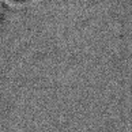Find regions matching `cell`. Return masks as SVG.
<instances>
[{
	"label": "cell",
	"mask_w": 132,
	"mask_h": 132,
	"mask_svg": "<svg viewBox=\"0 0 132 132\" xmlns=\"http://www.w3.org/2000/svg\"><path fill=\"white\" fill-rule=\"evenodd\" d=\"M15 2H26V0H15Z\"/></svg>",
	"instance_id": "6da1fadb"
}]
</instances>
